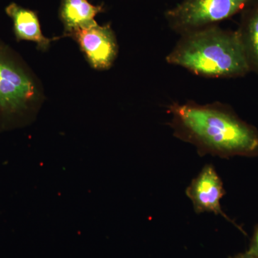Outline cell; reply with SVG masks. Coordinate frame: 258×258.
I'll list each match as a JSON object with an SVG mask.
<instances>
[{"label":"cell","mask_w":258,"mask_h":258,"mask_svg":"<svg viewBox=\"0 0 258 258\" xmlns=\"http://www.w3.org/2000/svg\"><path fill=\"white\" fill-rule=\"evenodd\" d=\"M174 137L195 146L200 157L258 156V131L220 103H173L168 106Z\"/></svg>","instance_id":"1"},{"label":"cell","mask_w":258,"mask_h":258,"mask_svg":"<svg viewBox=\"0 0 258 258\" xmlns=\"http://www.w3.org/2000/svg\"><path fill=\"white\" fill-rule=\"evenodd\" d=\"M180 35L166 55L168 63L210 79L242 77L250 72L237 31L217 25Z\"/></svg>","instance_id":"2"},{"label":"cell","mask_w":258,"mask_h":258,"mask_svg":"<svg viewBox=\"0 0 258 258\" xmlns=\"http://www.w3.org/2000/svg\"><path fill=\"white\" fill-rule=\"evenodd\" d=\"M43 100L37 76L18 52L0 40V126L29 120Z\"/></svg>","instance_id":"3"},{"label":"cell","mask_w":258,"mask_h":258,"mask_svg":"<svg viewBox=\"0 0 258 258\" xmlns=\"http://www.w3.org/2000/svg\"><path fill=\"white\" fill-rule=\"evenodd\" d=\"M251 0H183L167 10L165 18L171 30L179 35L217 25L242 12Z\"/></svg>","instance_id":"4"},{"label":"cell","mask_w":258,"mask_h":258,"mask_svg":"<svg viewBox=\"0 0 258 258\" xmlns=\"http://www.w3.org/2000/svg\"><path fill=\"white\" fill-rule=\"evenodd\" d=\"M69 36L78 42L93 69L98 71L111 69L118 56V45L110 25L101 26L96 23L76 29Z\"/></svg>","instance_id":"5"},{"label":"cell","mask_w":258,"mask_h":258,"mask_svg":"<svg viewBox=\"0 0 258 258\" xmlns=\"http://www.w3.org/2000/svg\"><path fill=\"white\" fill-rule=\"evenodd\" d=\"M186 195L192 203L197 214L209 212L220 215L244 233L242 227L222 210L220 201L225 196V190L221 178L212 164L204 166L198 176L191 180L186 188Z\"/></svg>","instance_id":"6"},{"label":"cell","mask_w":258,"mask_h":258,"mask_svg":"<svg viewBox=\"0 0 258 258\" xmlns=\"http://www.w3.org/2000/svg\"><path fill=\"white\" fill-rule=\"evenodd\" d=\"M5 11L13 20L17 40L36 42L38 50H47L52 39L44 36L35 12L22 8L15 3L8 5Z\"/></svg>","instance_id":"7"},{"label":"cell","mask_w":258,"mask_h":258,"mask_svg":"<svg viewBox=\"0 0 258 258\" xmlns=\"http://www.w3.org/2000/svg\"><path fill=\"white\" fill-rule=\"evenodd\" d=\"M237 33L249 70L258 74V0H251L242 10Z\"/></svg>","instance_id":"8"},{"label":"cell","mask_w":258,"mask_h":258,"mask_svg":"<svg viewBox=\"0 0 258 258\" xmlns=\"http://www.w3.org/2000/svg\"><path fill=\"white\" fill-rule=\"evenodd\" d=\"M103 11V7L94 6L87 0H62L60 18L64 27V36H69L76 29L95 25V17Z\"/></svg>","instance_id":"9"},{"label":"cell","mask_w":258,"mask_h":258,"mask_svg":"<svg viewBox=\"0 0 258 258\" xmlns=\"http://www.w3.org/2000/svg\"><path fill=\"white\" fill-rule=\"evenodd\" d=\"M247 251H248L249 253L254 254V256L258 257V225L254 228L249 248Z\"/></svg>","instance_id":"10"},{"label":"cell","mask_w":258,"mask_h":258,"mask_svg":"<svg viewBox=\"0 0 258 258\" xmlns=\"http://www.w3.org/2000/svg\"><path fill=\"white\" fill-rule=\"evenodd\" d=\"M230 258H258L254 256V254L249 253L248 251H246V252H242V253H239L235 254V255L232 256Z\"/></svg>","instance_id":"11"}]
</instances>
